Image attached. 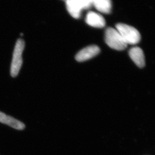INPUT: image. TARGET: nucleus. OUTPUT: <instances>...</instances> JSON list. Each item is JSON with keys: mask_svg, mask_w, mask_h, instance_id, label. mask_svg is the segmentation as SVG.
Listing matches in <instances>:
<instances>
[{"mask_svg": "<svg viewBox=\"0 0 155 155\" xmlns=\"http://www.w3.org/2000/svg\"><path fill=\"white\" fill-rule=\"evenodd\" d=\"M25 43L23 40L19 38L15 44L11 65L10 74L12 77L17 76L23 64L22 53L25 48Z\"/></svg>", "mask_w": 155, "mask_h": 155, "instance_id": "1", "label": "nucleus"}, {"mask_svg": "<svg viewBox=\"0 0 155 155\" xmlns=\"http://www.w3.org/2000/svg\"><path fill=\"white\" fill-rule=\"evenodd\" d=\"M116 27L127 45L136 44L140 41V33L135 27L124 23H118Z\"/></svg>", "mask_w": 155, "mask_h": 155, "instance_id": "2", "label": "nucleus"}, {"mask_svg": "<svg viewBox=\"0 0 155 155\" xmlns=\"http://www.w3.org/2000/svg\"><path fill=\"white\" fill-rule=\"evenodd\" d=\"M105 41L108 46L117 50H124L127 46L117 30L112 27L105 30Z\"/></svg>", "mask_w": 155, "mask_h": 155, "instance_id": "3", "label": "nucleus"}, {"mask_svg": "<svg viewBox=\"0 0 155 155\" xmlns=\"http://www.w3.org/2000/svg\"><path fill=\"white\" fill-rule=\"evenodd\" d=\"M100 52V48L97 46H88L79 51L75 56V59L78 62H84L94 57Z\"/></svg>", "mask_w": 155, "mask_h": 155, "instance_id": "4", "label": "nucleus"}, {"mask_svg": "<svg viewBox=\"0 0 155 155\" xmlns=\"http://www.w3.org/2000/svg\"><path fill=\"white\" fill-rule=\"evenodd\" d=\"M85 22L88 25L95 28H103L105 26V19L100 14L90 11L87 14Z\"/></svg>", "mask_w": 155, "mask_h": 155, "instance_id": "5", "label": "nucleus"}, {"mask_svg": "<svg viewBox=\"0 0 155 155\" xmlns=\"http://www.w3.org/2000/svg\"><path fill=\"white\" fill-rule=\"evenodd\" d=\"M0 122L7 124L17 130H23L25 128V125L22 122L6 115L1 111H0Z\"/></svg>", "mask_w": 155, "mask_h": 155, "instance_id": "6", "label": "nucleus"}, {"mask_svg": "<svg viewBox=\"0 0 155 155\" xmlns=\"http://www.w3.org/2000/svg\"><path fill=\"white\" fill-rule=\"evenodd\" d=\"M129 56L139 67H143L145 66V56L141 48L139 47H134L130 50Z\"/></svg>", "mask_w": 155, "mask_h": 155, "instance_id": "7", "label": "nucleus"}, {"mask_svg": "<svg viewBox=\"0 0 155 155\" xmlns=\"http://www.w3.org/2000/svg\"><path fill=\"white\" fill-rule=\"evenodd\" d=\"M66 8L70 15L75 19L81 17L82 8L78 0H66Z\"/></svg>", "mask_w": 155, "mask_h": 155, "instance_id": "8", "label": "nucleus"}, {"mask_svg": "<svg viewBox=\"0 0 155 155\" xmlns=\"http://www.w3.org/2000/svg\"><path fill=\"white\" fill-rule=\"evenodd\" d=\"M93 5L97 10L104 14H110L112 8L111 0H94Z\"/></svg>", "mask_w": 155, "mask_h": 155, "instance_id": "9", "label": "nucleus"}, {"mask_svg": "<svg viewBox=\"0 0 155 155\" xmlns=\"http://www.w3.org/2000/svg\"><path fill=\"white\" fill-rule=\"evenodd\" d=\"M79 2V4L81 5L82 10H87L89 9L93 5L94 0H78Z\"/></svg>", "mask_w": 155, "mask_h": 155, "instance_id": "10", "label": "nucleus"}, {"mask_svg": "<svg viewBox=\"0 0 155 155\" xmlns=\"http://www.w3.org/2000/svg\"><path fill=\"white\" fill-rule=\"evenodd\" d=\"M64 1H66V0H64Z\"/></svg>", "mask_w": 155, "mask_h": 155, "instance_id": "11", "label": "nucleus"}]
</instances>
